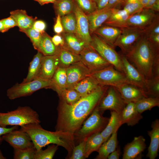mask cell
I'll list each match as a JSON object with an SVG mask.
<instances>
[{
	"mask_svg": "<svg viewBox=\"0 0 159 159\" xmlns=\"http://www.w3.org/2000/svg\"><path fill=\"white\" fill-rule=\"evenodd\" d=\"M108 87L101 86L72 105L61 99L57 108L56 130L74 135L85 119L97 106Z\"/></svg>",
	"mask_w": 159,
	"mask_h": 159,
	"instance_id": "cell-1",
	"label": "cell"
},
{
	"mask_svg": "<svg viewBox=\"0 0 159 159\" xmlns=\"http://www.w3.org/2000/svg\"><path fill=\"white\" fill-rule=\"evenodd\" d=\"M159 49L144 34L124 55L148 80L153 77L154 70L159 68Z\"/></svg>",
	"mask_w": 159,
	"mask_h": 159,
	"instance_id": "cell-2",
	"label": "cell"
},
{
	"mask_svg": "<svg viewBox=\"0 0 159 159\" xmlns=\"http://www.w3.org/2000/svg\"><path fill=\"white\" fill-rule=\"evenodd\" d=\"M20 130L29 135L36 150L50 144H54L64 148L71 155L75 146L74 135L61 131L45 130L39 123L26 125L21 127Z\"/></svg>",
	"mask_w": 159,
	"mask_h": 159,
	"instance_id": "cell-3",
	"label": "cell"
},
{
	"mask_svg": "<svg viewBox=\"0 0 159 159\" xmlns=\"http://www.w3.org/2000/svg\"><path fill=\"white\" fill-rule=\"evenodd\" d=\"M37 112L28 106H19L16 109L7 112H0V126L21 127L31 123H40Z\"/></svg>",
	"mask_w": 159,
	"mask_h": 159,
	"instance_id": "cell-4",
	"label": "cell"
},
{
	"mask_svg": "<svg viewBox=\"0 0 159 159\" xmlns=\"http://www.w3.org/2000/svg\"><path fill=\"white\" fill-rule=\"evenodd\" d=\"M51 80L37 78L31 81L20 84L18 83L8 89L6 95L11 100L30 96L43 88H50Z\"/></svg>",
	"mask_w": 159,
	"mask_h": 159,
	"instance_id": "cell-5",
	"label": "cell"
},
{
	"mask_svg": "<svg viewBox=\"0 0 159 159\" xmlns=\"http://www.w3.org/2000/svg\"><path fill=\"white\" fill-rule=\"evenodd\" d=\"M91 34L92 41L90 45L117 70L124 73L120 54L117 52L115 48L95 33H92Z\"/></svg>",
	"mask_w": 159,
	"mask_h": 159,
	"instance_id": "cell-6",
	"label": "cell"
},
{
	"mask_svg": "<svg viewBox=\"0 0 159 159\" xmlns=\"http://www.w3.org/2000/svg\"><path fill=\"white\" fill-rule=\"evenodd\" d=\"M102 112L97 106L90 116L84 122L82 127L74 135L83 140L94 134L101 132L106 127L109 119L103 117Z\"/></svg>",
	"mask_w": 159,
	"mask_h": 159,
	"instance_id": "cell-7",
	"label": "cell"
},
{
	"mask_svg": "<svg viewBox=\"0 0 159 159\" xmlns=\"http://www.w3.org/2000/svg\"><path fill=\"white\" fill-rule=\"evenodd\" d=\"M90 75L102 86L117 87L123 83H128L125 74L117 70L112 65L92 72Z\"/></svg>",
	"mask_w": 159,
	"mask_h": 159,
	"instance_id": "cell-8",
	"label": "cell"
},
{
	"mask_svg": "<svg viewBox=\"0 0 159 159\" xmlns=\"http://www.w3.org/2000/svg\"><path fill=\"white\" fill-rule=\"evenodd\" d=\"M126 105L116 87L109 86L97 107L101 111L110 110L121 113Z\"/></svg>",
	"mask_w": 159,
	"mask_h": 159,
	"instance_id": "cell-9",
	"label": "cell"
},
{
	"mask_svg": "<svg viewBox=\"0 0 159 159\" xmlns=\"http://www.w3.org/2000/svg\"><path fill=\"white\" fill-rule=\"evenodd\" d=\"M122 31L116 39L115 47H119L122 54L125 55L134 46L140 38L144 34L145 30L133 28L121 29Z\"/></svg>",
	"mask_w": 159,
	"mask_h": 159,
	"instance_id": "cell-10",
	"label": "cell"
},
{
	"mask_svg": "<svg viewBox=\"0 0 159 159\" xmlns=\"http://www.w3.org/2000/svg\"><path fill=\"white\" fill-rule=\"evenodd\" d=\"M80 55L81 61L91 73L102 69L111 65L90 45L86 46Z\"/></svg>",
	"mask_w": 159,
	"mask_h": 159,
	"instance_id": "cell-11",
	"label": "cell"
},
{
	"mask_svg": "<svg viewBox=\"0 0 159 159\" xmlns=\"http://www.w3.org/2000/svg\"><path fill=\"white\" fill-rule=\"evenodd\" d=\"M158 15L153 10L143 8L140 11L130 16L122 28H130L145 30Z\"/></svg>",
	"mask_w": 159,
	"mask_h": 159,
	"instance_id": "cell-12",
	"label": "cell"
},
{
	"mask_svg": "<svg viewBox=\"0 0 159 159\" xmlns=\"http://www.w3.org/2000/svg\"><path fill=\"white\" fill-rule=\"evenodd\" d=\"M120 55L123 65V72L127 83L143 90L145 92L147 80L144 75L123 54Z\"/></svg>",
	"mask_w": 159,
	"mask_h": 159,
	"instance_id": "cell-13",
	"label": "cell"
},
{
	"mask_svg": "<svg viewBox=\"0 0 159 159\" xmlns=\"http://www.w3.org/2000/svg\"><path fill=\"white\" fill-rule=\"evenodd\" d=\"M4 140L13 148H24L34 146L29 135L20 130H14L2 135Z\"/></svg>",
	"mask_w": 159,
	"mask_h": 159,
	"instance_id": "cell-14",
	"label": "cell"
},
{
	"mask_svg": "<svg viewBox=\"0 0 159 159\" xmlns=\"http://www.w3.org/2000/svg\"><path fill=\"white\" fill-rule=\"evenodd\" d=\"M74 12L77 21L75 34L86 44L90 45L92 37L87 15L79 8L75 3Z\"/></svg>",
	"mask_w": 159,
	"mask_h": 159,
	"instance_id": "cell-15",
	"label": "cell"
},
{
	"mask_svg": "<svg viewBox=\"0 0 159 159\" xmlns=\"http://www.w3.org/2000/svg\"><path fill=\"white\" fill-rule=\"evenodd\" d=\"M67 88H72L82 79L90 75L91 72L81 61L72 64L66 68Z\"/></svg>",
	"mask_w": 159,
	"mask_h": 159,
	"instance_id": "cell-16",
	"label": "cell"
},
{
	"mask_svg": "<svg viewBox=\"0 0 159 159\" xmlns=\"http://www.w3.org/2000/svg\"><path fill=\"white\" fill-rule=\"evenodd\" d=\"M115 87L126 104L130 102L135 103L148 97L143 90L128 83H123Z\"/></svg>",
	"mask_w": 159,
	"mask_h": 159,
	"instance_id": "cell-17",
	"label": "cell"
},
{
	"mask_svg": "<svg viewBox=\"0 0 159 159\" xmlns=\"http://www.w3.org/2000/svg\"><path fill=\"white\" fill-rule=\"evenodd\" d=\"M145 140L144 137H135L131 142L124 148L122 159H134L139 156L146 148Z\"/></svg>",
	"mask_w": 159,
	"mask_h": 159,
	"instance_id": "cell-18",
	"label": "cell"
},
{
	"mask_svg": "<svg viewBox=\"0 0 159 159\" xmlns=\"http://www.w3.org/2000/svg\"><path fill=\"white\" fill-rule=\"evenodd\" d=\"M58 67L59 61L57 54L43 55L42 59L40 71L37 78L51 80Z\"/></svg>",
	"mask_w": 159,
	"mask_h": 159,
	"instance_id": "cell-19",
	"label": "cell"
},
{
	"mask_svg": "<svg viewBox=\"0 0 159 159\" xmlns=\"http://www.w3.org/2000/svg\"><path fill=\"white\" fill-rule=\"evenodd\" d=\"M113 8L106 7L87 15L91 34L100 27L111 15Z\"/></svg>",
	"mask_w": 159,
	"mask_h": 159,
	"instance_id": "cell-20",
	"label": "cell"
},
{
	"mask_svg": "<svg viewBox=\"0 0 159 159\" xmlns=\"http://www.w3.org/2000/svg\"><path fill=\"white\" fill-rule=\"evenodd\" d=\"M152 129L148 131L150 138V143L148 148L146 157L150 159H155L158 155L159 148V120L156 119L151 124Z\"/></svg>",
	"mask_w": 159,
	"mask_h": 159,
	"instance_id": "cell-21",
	"label": "cell"
},
{
	"mask_svg": "<svg viewBox=\"0 0 159 159\" xmlns=\"http://www.w3.org/2000/svg\"><path fill=\"white\" fill-rule=\"evenodd\" d=\"M122 31L121 28L105 25H102L93 33L115 49V43Z\"/></svg>",
	"mask_w": 159,
	"mask_h": 159,
	"instance_id": "cell-22",
	"label": "cell"
},
{
	"mask_svg": "<svg viewBox=\"0 0 159 159\" xmlns=\"http://www.w3.org/2000/svg\"><path fill=\"white\" fill-rule=\"evenodd\" d=\"M143 117L141 114L137 110L135 103L129 102L126 104L121 113V125L126 124L133 126L138 123Z\"/></svg>",
	"mask_w": 159,
	"mask_h": 159,
	"instance_id": "cell-23",
	"label": "cell"
},
{
	"mask_svg": "<svg viewBox=\"0 0 159 159\" xmlns=\"http://www.w3.org/2000/svg\"><path fill=\"white\" fill-rule=\"evenodd\" d=\"M64 41V45L63 47L78 54L87 45L83 41L74 33L63 32L61 34Z\"/></svg>",
	"mask_w": 159,
	"mask_h": 159,
	"instance_id": "cell-24",
	"label": "cell"
},
{
	"mask_svg": "<svg viewBox=\"0 0 159 159\" xmlns=\"http://www.w3.org/2000/svg\"><path fill=\"white\" fill-rule=\"evenodd\" d=\"M10 16L15 20L19 31L23 32L31 28L37 17L29 16L25 10L17 9L10 12Z\"/></svg>",
	"mask_w": 159,
	"mask_h": 159,
	"instance_id": "cell-25",
	"label": "cell"
},
{
	"mask_svg": "<svg viewBox=\"0 0 159 159\" xmlns=\"http://www.w3.org/2000/svg\"><path fill=\"white\" fill-rule=\"evenodd\" d=\"M111 116L106 127L101 132L104 140V143L106 141L111 135L117 132L121 124V113L110 111Z\"/></svg>",
	"mask_w": 159,
	"mask_h": 159,
	"instance_id": "cell-26",
	"label": "cell"
},
{
	"mask_svg": "<svg viewBox=\"0 0 159 159\" xmlns=\"http://www.w3.org/2000/svg\"><path fill=\"white\" fill-rule=\"evenodd\" d=\"M97 80L90 75L76 84L72 88L83 97L101 86Z\"/></svg>",
	"mask_w": 159,
	"mask_h": 159,
	"instance_id": "cell-27",
	"label": "cell"
},
{
	"mask_svg": "<svg viewBox=\"0 0 159 159\" xmlns=\"http://www.w3.org/2000/svg\"><path fill=\"white\" fill-rule=\"evenodd\" d=\"M50 88L55 91L59 95L67 88V75L66 68L58 67L51 79Z\"/></svg>",
	"mask_w": 159,
	"mask_h": 159,
	"instance_id": "cell-28",
	"label": "cell"
},
{
	"mask_svg": "<svg viewBox=\"0 0 159 159\" xmlns=\"http://www.w3.org/2000/svg\"><path fill=\"white\" fill-rule=\"evenodd\" d=\"M57 55L59 61L58 67L66 68L70 65L81 61L80 54L63 47H60Z\"/></svg>",
	"mask_w": 159,
	"mask_h": 159,
	"instance_id": "cell-29",
	"label": "cell"
},
{
	"mask_svg": "<svg viewBox=\"0 0 159 159\" xmlns=\"http://www.w3.org/2000/svg\"><path fill=\"white\" fill-rule=\"evenodd\" d=\"M60 47L56 46L52 40V37L45 32L42 37L37 51L44 56L53 55L58 54Z\"/></svg>",
	"mask_w": 159,
	"mask_h": 159,
	"instance_id": "cell-30",
	"label": "cell"
},
{
	"mask_svg": "<svg viewBox=\"0 0 159 159\" xmlns=\"http://www.w3.org/2000/svg\"><path fill=\"white\" fill-rule=\"evenodd\" d=\"M117 132L112 134L106 141L103 143L98 150L97 159H107L108 156L117 148Z\"/></svg>",
	"mask_w": 159,
	"mask_h": 159,
	"instance_id": "cell-31",
	"label": "cell"
},
{
	"mask_svg": "<svg viewBox=\"0 0 159 159\" xmlns=\"http://www.w3.org/2000/svg\"><path fill=\"white\" fill-rule=\"evenodd\" d=\"M130 16L123 9L113 8L112 13L104 23L105 25L122 28Z\"/></svg>",
	"mask_w": 159,
	"mask_h": 159,
	"instance_id": "cell-32",
	"label": "cell"
},
{
	"mask_svg": "<svg viewBox=\"0 0 159 159\" xmlns=\"http://www.w3.org/2000/svg\"><path fill=\"white\" fill-rule=\"evenodd\" d=\"M43 56L42 53L38 51L34 56L29 63L27 75L21 83L30 82L38 77L41 69L42 59Z\"/></svg>",
	"mask_w": 159,
	"mask_h": 159,
	"instance_id": "cell-33",
	"label": "cell"
},
{
	"mask_svg": "<svg viewBox=\"0 0 159 159\" xmlns=\"http://www.w3.org/2000/svg\"><path fill=\"white\" fill-rule=\"evenodd\" d=\"M104 143L101 132L94 134L87 139L85 149V156L87 158L93 152L98 151Z\"/></svg>",
	"mask_w": 159,
	"mask_h": 159,
	"instance_id": "cell-34",
	"label": "cell"
},
{
	"mask_svg": "<svg viewBox=\"0 0 159 159\" xmlns=\"http://www.w3.org/2000/svg\"><path fill=\"white\" fill-rule=\"evenodd\" d=\"M56 15L61 17L74 12L75 3L74 0H58L53 3Z\"/></svg>",
	"mask_w": 159,
	"mask_h": 159,
	"instance_id": "cell-35",
	"label": "cell"
},
{
	"mask_svg": "<svg viewBox=\"0 0 159 159\" xmlns=\"http://www.w3.org/2000/svg\"><path fill=\"white\" fill-rule=\"evenodd\" d=\"M136 108L140 113L147 110H150L153 107H159V97H144L135 103Z\"/></svg>",
	"mask_w": 159,
	"mask_h": 159,
	"instance_id": "cell-36",
	"label": "cell"
},
{
	"mask_svg": "<svg viewBox=\"0 0 159 159\" xmlns=\"http://www.w3.org/2000/svg\"><path fill=\"white\" fill-rule=\"evenodd\" d=\"M64 32L76 34L77 21L74 12L61 17Z\"/></svg>",
	"mask_w": 159,
	"mask_h": 159,
	"instance_id": "cell-37",
	"label": "cell"
},
{
	"mask_svg": "<svg viewBox=\"0 0 159 159\" xmlns=\"http://www.w3.org/2000/svg\"><path fill=\"white\" fill-rule=\"evenodd\" d=\"M59 96L62 100L70 105L75 103L83 97L73 88L65 89L61 92Z\"/></svg>",
	"mask_w": 159,
	"mask_h": 159,
	"instance_id": "cell-38",
	"label": "cell"
},
{
	"mask_svg": "<svg viewBox=\"0 0 159 159\" xmlns=\"http://www.w3.org/2000/svg\"><path fill=\"white\" fill-rule=\"evenodd\" d=\"M145 92L148 97H159V76L146 80Z\"/></svg>",
	"mask_w": 159,
	"mask_h": 159,
	"instance_id": "cell-39",
	"label": "cell"
},
{
	"mask_svg": "<svg viewBox=\"0 0 159 159\" xmlns=\"http://www.w3.org/2000/svg\"><path fill=\"white\" fill-rule=\"evenodd\" d=\"M14 159H34L36 150L34 146L19 149L14 148Z\"/></svg>",
	"mask_w": 159,
	"mask_h": 159,
	"instance_id": "cell-40",
	"label": "cell"
},
{
	"mask_svg": "<svg viewBox=\"0 0 159 159\" xmlns=\"http://www.w3.org/2000/svg\"><path fill=\"white\" fill-rule=\"evenodd\" d=\"M121 5L123 6V9L129 16L140 11L143 8L139 0H125Z\"/></svg>",
	"mask_w": 159,
	"mask_h": 159,
	"instance_id": "cell-41",
	"label": "cell"
},
{
	"mask_svg": "<svg viewBox=\"0 0 159 159\" xmlns=\"http://www.w3.org/2000/svg\"><path fill=\"white\" fill-rule=\"evenodd\" d=\"M58 148V145L52 144L45 150H36L34 159H52Z\"/></svg>",
	"mask_w": 159,
	"mask_h": 159,
	"instance_id": "cell-42",
	"label": "cell"
},
{
	"mask_svg": "<svg viewBox=\"0 0 159 159\" xmlns=\"http://www.w3.org/2000/svg\"><path fill=\"white\" fill-rule=\"evenodd\" d=\"M79 8L86 15L97 10L93 0H74Z\"/></svg>",
	"mask_w": 159,
	"mask_h": 159,
	"instance_id": "cell-43",
	"label": "cell"
},
{
	"mask_svg": "<svg viewBox=\"0 0 159 159\" xmlns=\"http://www.w3.org/2000/svg\"><path fill=\"white\" fill-rule=\"evenodd\" d=\"M23 32L29 38L34 49L37 50L42 34L37 31L32 27L24 31Z\"/></svg>",
	"mask_w": 159,
	"mask_h": 159,
	"instance_id": "cell-44",
	"label": "cell"
},
{
	"mask_svg": "<svg viewBox=\"0 0 159 159\" xmlns=\"http://www.w3.org/2000/svg\"><path fill=\"white\" fill-rule=\"evenodd\" d=\"M87 138H85L79 145L74 146L73 149L72 154L69 158L70 159H84L85 149L86 140Z\"/></svg>",
	"mask_w": 159,
	"mask_h": 159,
	"instance_id": "cell-45",
	"label": "cell"
},
{
	"mask_svg": "<svg viewBox=\"0 0 159 159\" xmlns=\"http://www.w3.org/2000/svg\"><path fill=\"white\" fill-rule=\"evenodd\" d=\"M144 35L149 38L159 34V17L157 16L151 24L145 30Z\"/></svg>",
	"mask_w": 159,
	"mask_h": 159,
	"instance_id": "cell-46",
	"label": "cell"
},
{
	"mask_svg": "<svg viewBox=\"0 0 159 159\" xmlns=\"http://www.w3.org/2000/svg\"><path fill=\"white\" fill-rule=\"evenodd\" d=\"M4 25L5 32H6L10 29L17 26L16 21L11 16L1 19Z\"/></svg>",
	"mask_w": 159,
	"mask_h": 159,
	"instance_id": "cell-47",
	"label": "cell"
},
{
	"mask_svg": "<svg viewBox=\"0 0 159 159\" xmlns=\"http://www.w3.org/2000/svg\"><path fill=\"white\" fill-rule=\"evenodd\" d=\"M46 27V24L43 21L36 20L34 22L32 28L42 34L45 32Z\"/></svg>",
	"mask_w": 159,
	"mask_h": 159,
	"instance_id": "cell-48",
	"label": "cell"
},
{
	"mask_svg": "<svg viewBox=\"0 0 159 159\" xmlns=\"http://www.w3.org/2000/svg\"><path fill=\"white\" fill-rule=\"evenodd\" d=\"M54 30L57 34H61L64 32L61 16L58 14L57 15L55 22L54 26Z\"/></svg>",
	"mask_w": 159,
	"mask_h": 159,
	"instance_id": "cell-49",
	"label": "cell"
},
{
	"mask_svg": "<svg viewBox=\"0 0 159 159\" xmlns=\"http://www.w3.org/2000/svg\"><path fill=\"white\" fill-rule=\"evenodd\" d=\"M52 40L54 45L57 47H63L64 45V41L61 34H57L52 37Z\"/></svg>",
	"mask_w": 159,
	"mask_h": 159,
	"instance_id": "cell-50",
	"label": "cell"
},
{
	"mask_svg": "<svg viewBox=\"0 0 159 159\" xmlns=\"http://www.w3.org/2000/svg\"><path fill=\"white\" fill-rule=\"evenodd\" d=\"M18 128V126H13V127L9 128L0 126V145L2 144L4 140L2 137V135L9 133L14 130H17Z\"/></svg>",
	"mask_w": 159,
	"mask_h": 159,
	"instance_id": "cell-51",
	"label": "cell"
},
{
	"mask_svg": "<svg viewBox=\"0 0 159 159\" xmlns=\"http://www.w3.org/2000/svg\"><path fill=\"white\" fill-rule=\"evenodd\" d=\"M125 0H109L106 7L110 8H117Z\"/></svg>",
	"mask_w": 159,
	"mask_h": 159,
	"instance_id": "cell-52",
	"label": "cell"
},
{
	"mask_svg": "<svg viewBox=\"0 0 159 159\" xmlns=\"http://www.w3.org/2000/svg\"><path fill=\"white\" fill-rule=\"evenodd\" d=\"M95 2L97 10L102 9L106 7L109 0H93Z\"/></svg>",
	"mask_w": 159,
	"mask_h": 159,
	"instance_id": "cell-53",
	"label": "cell"
},
{
	"mask_svg": "<svg viewBox=\"0 0 159 159\" xmlns=\"http://www.w3.org/2000/svg\"><path fill=\"white\" fill-rule=\"evenodd\" d=\"M120 151L119 148L116 149L111 153L108 156V159H119L120 155Z\"/></svg>",
	"mask_w": 159,
	"mask_h": 159,
	"instance_id": "cell-54",
	"label": "cell"
},
{
	"mask_svg": "<svg viewBox=\"0 0 159 159\" xmlns=\"http://www.w3.org/2000/svg\"><path fill=\"white\" fill-rule=\"evenodd\" d=\"M38 2L42 6L45 4L50 3H53L54 0H33Z\"/></svg>",
	"mask_w": 159,
	"mask_h": 159,
	"instance_id": "cell-55",
	"label": "cell"
},
{
	"mask_svg": "<svg viewBox=\"0 0 159 159\" xmlns=\"http://www.w3.org/2000/svg\"><path fill=\"white\" fill-rule=\"evenodd\" d=\"M150 9H152L155 11H159V0H157L155 3L152 6Z\"/></svg>",
	"mask_w": 159,
	"mask_h": 159,
	"instance_id": "cell-56",
	"label": "cell"
},
{
	"mask_svg": "<svg viewBox=\"0 0 159 159\" xmlns=\"http://www.w3.org/2000/svg\"><path fill=\"white\" fill-rule=\"evenodd\" d=\"M156 1L157 0H149L147 4L144 8L150 9Z\"/></svg>",
	"mask_w": 159,
	"mask_h": 159,
	"instance_id": "cell-57",
	"label": "cell"
},
{
	"mask_svg": "<svg viewBox=\"0 0 159 159\" xmlns=\"http://www.w3.org/2000/svg\"><path fill=\"white\" fill-rule=\"evenodd\" d=\"M139 1L141 5L143 8H144L147 4L149 0H139Z\"/></svg>",
	"mask_w": 159,
	"mask_h": 159,
	"instance_id": "cell-58",
	"label": "cell"
},
{
	"mask_svg": "<svg viewBox=\"0 0 159 159\" xmlns=\"http://www.w3.org/2000/svg\"><path fill=\"white\" fill-rule=\"evenodd\" d=\"M0 32L2 33L5 32L4 25L1 20H0Z\"/></svg>",
	"mask_w": 159,
	"mask_h": 159,
	"instance_id": "cell-59",
	"label": "cell"
},
{
	"mask_svg": "<svg viewBox=\"0 0 159 159\" xmlns=\"http://www.w3.org/2000/svg\"><path fill=\"white\" fill-rule=\"evenodd\" d=\"M6 158L3 155L1 150L0 149V159H6Z\"/></svg>",
	"mask_w": 159,
	"mask_h": 159,
	"instance_id": "cell-60",
	"label": "cell"
},
{
	"mask_svg": "<svg viewBox=\"0 0 159 159\" xmlns=\"http://www.w3.org/2000/svg\"><path fill=\"white\" fill-rule=\"evenodd\" d=\"M57 0H54L55 1H57Z\"/></svg>",
	"mask_w": 159,
	"mask_h": 159,
	"instance_id": "cell-61",
	"label": "cell"
}]
</instances>
